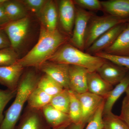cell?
<instances>
[{"mask_svg":"<svg viewBox=\"0 0 129 129\" xmlns=\"http://www.w3.org/2000/svg\"><path fill=\"white\" fill-rule=\"evenodd\" d=\"M37 87L52 96L57 94L64 89L59 83L46 74L40 78Z\"/></svg>","mask_w":129,"mask_h":129,"instance_id":"603a6c76","label":"cell"},{"mask_svg":"<svg viewBox=\"0 0 129 129\" xmlns=\"http://www.w3.org/2000/svg\"><path fill=\"white\" fill-rule=\"evenodd\" d=\"M29 25L30 20L27 17L10 22L3 29L9 39L11 47L17 52L27 37Z\"/></svg>","mask_w":129,"mask_h":129,"instance_id":"8992f818","label":"cell"},{"mask_svg":"<svg viewBox=\"0 0 129 129\" xmlns=\"http://www.w3.org/2000/svg\"><path fill=\"white\" fill-rule=\"evenodd\" d=\"M87 69L76 65H69L70 90L75 94L88 91Z\"/></svg>","mask_w":129,"mask_h":129,"instance_id":"5bb4252c","label":"cell"},{"mask_svg":"<svg viewBox=\"0 0 129 129\" xmlns=\"http://www.w3.org/2000/svg\"><path fill=\"white\" fill-rule=\"evenodd\" d=\"M56 63L74 65L85 68L89 72H96L107 60L81 50L66 43L58 48L48 61Z\"/></svg>","mask_w":129,"mask_h":129,"instance_id":"3957f363","label":"cell"},{"mask_svg":"<svg viewBox=\"0 0 129 129\" xmlns=\"http://www.w3.org/2000/svg\"><path fill=\"white\" fill-rule=\"evenodd\" d=\"M75 94L82 107L81 122L86 124L99 106L104 102L105 99L89 91L81 94Z\"/></svg>","mask_w":129,"mask_h":129,"instance_id":"30bf717a","label":"cell"},{"mask_svg":"<svg viewBox=\"0 0 129 129\" xmlns=\"http://www.w3.org/2000/svg\"><path fill=\"white\" fill-rule=\"evenodd\" d=\"M11 47V43L4 29H0V50Z\"/></svg>","mask_w":129,"mask_h":129,"instance_id":"e575fe53","label":"cell"},{"mask_svg":"<svg viewBox=\"0 0 129 129\" xmlns=\"http://www.w3.org/2000/svg\"><path fill=\"white\" fill-rule=\"evenodd\" d=\"M125 92L126 93V95H129V85Z\"/></svg>","mask_w":129,"mask_h":129,"instance_id":"74e56055","label":"cell"},{"mask_svg":"<svg viewBox=\"0 0 129 129\" xmlns=\"http://www.w3.org/2000/svg\"><path fill=\"white\" fill-rule=\"evenodd\" d=\"M58 5V17L62 28L67 34L72 35L76 11L73 1L61 0Z\"/></svg>","mask_w":129,"mask_h":129,"instance_id":"7c38bea8","label":"cell"},{"mask_svg":"<svg viewBox=\"0 0 129 129\" xmlns=\"http://www.w3.org/2000/svg\"><path fill=\"white\" fill-rule=\"evenodd\" d=\"M3 2L0 3V29H3L11 22L5 12L3 5Z\"/></svg>","mask_w":129,"mask_h":129,"instance_id":"836d02e7","label":"cell"},{"mask_svg":"<svg viewBox=\"0 0 129 129\" xmlns=\"http://www.w3.org/2000/svg\"><path fill=\"white\" fill-rule=\"evenodd\" d=\"M104 129H129L127 124L112 112L103 115Z\"/></svg>","mask_w":129,"mask_h":129,"instance_id":"484cf974","label":"cell"},{"mask_svg":"<svg viewBox=\"0 0 129 129\" xmlns=\"http://www.w3.org/2000/svg\"><path fill=\"white\" fill-rule=\"evenodd\" d=\"M40 77L34 70L27 71L23 75L17 89L15 99L6 111L0 129H15L24 106L32 91L37 86Z\"/></svg>","mask_w":129,"mask_h":129,"instance_id":"7a4b0ae2","label":"cell"},{"mask_svg":"<svg viewBox=\"0 0 129 129\" xmlns=\"http://www.w3.org/2000/svg\"><path fill=\"white\" fill-rule=\"evenodd\" d=\"M104 102L99 106L90 118L87 123L88 125L86 129H104L103 111Z\"/></svg>","mask_w":129,"mask_h":129,"instance_id":"83f0119b","label":"cell"},{"mask_svg":"<svg viewBox=\"0 0 129 129\" xmlns=\"http://www.w3.org/2000/svg\"><path fill=\"white\" fill-rule=\"evenodd\" d=\"M68 39V37L58 29L54 31H50L42 26L37 44L16 63L24 68L34 67L39 68L60 47L67 43Z\"/></svg>","mask_w":129,"mask_h":129,"instance_id":"6da1fadb","label":"cell"},{"mask_svg":"<svg viewBox=\"0 0 129 129\" xmlns=\"http://www.w3.org/2000/svg\"><path fill=\"white\" fill-rule=\"evenodd\" d=\"M126 23L116 25L102 35L85 50V52L94 55L96 53L102 52L111 46L124 29Z\"/></svg>","mask_w":129,"mask_h":129,"instance_id":"ba28073f","label":"cell"},{"mask_svg":"<svg viewBox=\"0 0 129 129\" xmlns=\"http://www.w3.org/2000/svg\"><path fill=\"white\" fill-rule=\"evenodd\" d=\"M75 5L85 10L91 11H103L101 1L99 0H74Z\"/></svg>","mask_w":129,"mask_h":129,"instance_id":"4dcf8cb0","label":"cell"},{"mask_svg":"<svg viewBox=\"0 0 129 129\" xmlns=\"http://www.w3.org/2000/svg\"><path fill=\"white\" fill-rule=\"evenodd\" d=\"M27 9L34 12L36 15L39 13L46 0H24L21 1Z\"/></svg>","mask_w":129,"mask_h":129,"instance_id":"1f68e13d","label":"cell"},{"mask_svg":"<svg viewBox=\"0 0 129 129\" xmlns=\"http://www.w3.org/2000/svg\"><path fill=\"white\" fill-rule=\"evenodd\" d=\"M3 5L6 14L11 22L28 17L27 9L21 1L5 0Z\"/></svg>","mask_w":129,"mask_h":129,"instance_id":"44dd1931","label":"cell"},{"mask_svg":"<svg viewBox=\"0 0 129 129\" xmlns=\"http://www.w3.org/2000/svg\"><path fill=\"white\" fill-rule=\"evenodd\" d=\"M69 125H62V126H60V127L53 128H51V129H67V128Z\"/></svg>","mask_w":129,"mask_h":129,"instance_id":"8d00e7d4","label":"cell"},{"mask_svg":"<svg viewBox=\"0 0 129 129\" xmlns=\"http://www.w3.org/2000/svg\"><path fill=\"white\" fill-rule=\"evenodd\" d=\"M41 110L33 109L27 106L15 129H51Z\"/></svg>","mask_w":129,"mask_h":129,"instance_id":"9c48e42d","label":"cell"},{"mask_svg":"<svg viewBox=\"0 0 129 129\" xmlns=\"http://www.w3.org/2000/svg\"><path fill=\"white\" fill-rule=\"evenodd\" d=\"M24 68L16 63L0 67V84L8 89L17 90Z\"/></svg>","mask_w":129,"mask_h":129,"instance_id":"4fadbf2b","label":"cell"},{"mask_svg":"<svg viewBox=\"0 0 129 129\" xmlns=\"http://www.w3.org/2000/svg\"><path fill=\"white\" fill-rule=\"evenodd\" d=\"M129 85V72L124 79L108 93L104 102L103 115L112 112L113 106L123 93L125 92Z\"/></svg>","mask_w":129,"mask_h":129,"instance_id":"ffe728a7","label":"cell"},{"mask_svg":"<svg viewBox=\"0 0 129 129\" xmlns=\"http://www.w3.org/2000/svg\"><path fill=\"white\" fill-rule=\"evenodd\" d=\"M52 97L37 86L28 99L27 107L33 109L41 110L50 104Z\"/></svg>","mask_w":129,"mask_h":129,"instance_id":"7402d4cb","label":"cell"},{"mask_svg":"<svg viewBox=\"0 0 129 129\" xmlns=\"http://www.w3.org/2000/svg\"><path fill=\"white\" fill-rule=\"evenodd\" d=\"M37 16L42 27L47 30L54 31L57 29L58 16L55 2L47 1Z\"/></svg>","mask_w":129,"mask_h":129,"instance_id":"9a60e30c","label":"cell"},{"mask_svg":"<svg viewBox=\"0 0 129 129\" xmlns=\"http://www.w3.org/2000/svg\"><path fill=\"white\" fill-rule=\"evenodd\" d=\"M94 14L80 8H76L74 25L70 41V44L81 50L84 51L85 37L87 27L90 19Z\"/></svg>","mask_w":129,"mask_h":129,"instance_id":"5b68a950","label":"cell"},{"mask_svg":"<svg viewBox=\"0 0 129 129\" xmlns=\"http://www.w3.org/2000/svg\"><path fill=\"white\" fill-rule=\"evenodd\" d=\"M103 11L119 18H129V0H108L101 1Z\"/></svg>","mask_w":129,"mask_h":129,"instance_id":"ac0fdd59","label":"cell"},{"mask_svg":"<svg viewBox=\"0 0 129 129\" xmlns=\"http://www.w3.org/2000/svg\"><path fill=\"white\" fill-rule=\"evenodd\" d=\"M70 103L69 115L72 123L77 124L81 122L82 109L81 104L75 94L69 90Z\"/></svg>","mask_w":129,"mask_h":129,"instance_id":"d4e9b609","label":"cell"},{"mask_svg":"<svg viewBox=\"0 0 129 129\" xmlns=\"http://www.w3.org/2000/svg\"><path fill=\"white\" fill-rule=\"evenodd\" d=\"M88 91L104 99L113 87L107 83L96 72H88L87 74Z\"/></svg>","mask_w":129,"mask_h":129,"instance_id":"e0dca14e","label":"cell"},{"mask_svg":"<svg viewBox=\"0 0 129 129\" xmlns=\"http://www.w3.org/2000/svg\"><path fill=\"white\" fill-rule=\"evenodd\" d=\"M18 59L17 52L11 47L0 50V67L15 64Z\"/></svg>","mask_w":129,"mask_h":129,"instance_id":"4316f807","label":"cell"},{"mask_svg":"<svg viewBox=\"0 0 129 129\" xmlns=\"http://www.w3.org/2000/svg\"><path fill=\"white\" fill-rule=\"evenodd\" d=\"M70 103L69 90L64 89L52 96L50 104L57 110L69 114Z\"/></svg>","mask_w":129,"mask_h":129,"instance_id":"cb8c5ba5","label":"cell"},{"mask_svg":"<svg viewBox=\"0 0 129 129\" xmlns=\"http://www.w3.org/2000/svg\"><path fill=\"white\" fill-rule=\"evenodd\" d=\"M86 124L82 122L77 124L72 123L68 127L67 129H84Z\"/></svg>","mask_w":129,"mask_h":129,"instance_id":"d590c367","label":"cell"},{"mask_svg":"<svg viewBox=\"0 0 129 129\" xmlns=\"http://www.w3.org/2000/svg\"><path fill=\"white\" fill-rule=\"evenodd\" d=\"M5 0H0V3H1L5 1Z\"/></svg>","mask_w":129,"mask_h":129,"instance_id":"f35d334b","label":"cell"},{"mask_svg":"<svg viewBox=\"0 0 129 129\" xmlns=\"http://www.w3.org/2000/svg\"><path fill=\"white\" fill-rule=\"evenodd\" d=\"M102 52L121 56H129V22L121 32L116 41Z\"/></svg>","mask_w":129,"mask_h":129,"instance_id":"d6986e66","label":"cell"},{"mask_svg":"<svg viewBox=\"0 0 129 129\" xmlns=\"http://www.w3.org/2000/svg\"><path fill=\"white\" fill-rule=\"evenodd\" d=\"M17 90L0 89V126L4 119L3 112L5 107L13 98L16 96Z\"/></svg>","mask_w":129,"mask_h":129,"instance_id":"f546056e","label":"cell"},{"mask_svg":"<svg viewBox=\"0 0 129 129\" xmlns=\"http://www.w3.org/2000/svg\"><path fill=\"white\" fill-rule=\"evenodd\" d=\"M129 22V18H119L106 14L102 16L94 15L88 23L84 40V51L86 50L102 35L114 26Z\"/></svg>","mask_w":129,"mask_h":129,"instance_id":"277c9868","label":"cell"},{"mask_svg":"<svg viewBox=\"0 0 129 129\" xmlns=\"http://www.w3.org/2000/svg\"><path fill=\"white\" fill-rule=\"evenodd\" d=\"M120 118L129 128V95H126L122 101Z\"/></svg>","mask_w":129,"mask_h":129,"instance_id":"d6a6232c","label":"cell"},{"mask_svg":"<svg viewBox=\"0 0 129 129\" xmlns=\"http://www.w3.org/2000/svg\"><path fill=\"white\" fill-rule=\"evenodd\" d=\"M41 111L51 128L66 125H70L72 123L68 114L57 110L50 104L45 106Z\"/></svg>","mask_w":129,"mask_h":129,"instance_id":"2e32d148","label":"cell"},{"mask_svg":"<svg viewBox=\"0 0 129 129\" xmlns=\"http://www.w3.org/2000/svg\"><path fill=\"white\" fill-rule=\"evenodd\" d=\"M69 67L68 64L47 61L39 69L59 83L64 89L69 90Z\"/></svg>","mask_w":129,"mask_h":129,"instance_id":"52a82bcc","label":"cell"},{"mask_svg":"<svg viewBox=\"0 0 129 129\" xmlns=\"http://www.w3.org/2000/svg\"><path fill=\"white\" fill-rule=\"evenodd\" d=\"M96 72L107 83L113 86L120 83L129 71L126 68L107 60L99 67Z\"/></svg>","mask_w":129,"mask_h":129,"instance_id":"8fae6325","label":"cell"},{"mask_svg":"<svg viewBox=\"0 0 129 129\" xmlns=\"http://www.w3.org/2000/svg\"><path fill=\"white\" fill-rule=\"evenodd\" d=\"M94 55L102 58L118 65L126 68L129 71V56L115 55L103 52L96 53Z\"/></svg>","mask_w":129,"mask_h":129,"instance_id":"f1b7e54d","label":"cell"}]
</instances>
